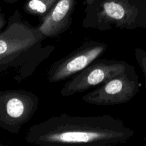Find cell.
Wrapping results in <instances>:
<instances>
[{
    "label": "cell",
    "instance_id": "obj_11",
    "mask_svg": "<svg viewBox=\"0 0 146 146\" xmlns=\"http://www.w3.org/2000/svg\"><path fill=\"white\" fill-rule=\"evenodd\" d=\"M6 24H7V21H6L5 15H4V14L3 13L1 7V6H0V33H1V31L4 29Z\"/></svg>",
    "mask_w": 146,
    "mask_h": 146
},
{
    "label": "cell",
    "instance_id": "obj_7",
    "mask_svg": "<svg viewBox=\"0 0 146 146\" xmlns=\"http://www.w3.org/2000/svg\"><path fill=\"white\" fill-rule=\"evenodd\" d=\"M108 49L101 41L86 40L70 54L50 66L47 80L50 83L64 81L76 75L94 62Z\"/></svg>",
    "mask_w": 146,
    "mask_h": 146
},
{
    "label": "cell",
    "instance_id": "obj_6",
    "mask_svg": "<svg viewBox=\"0 0 146 146\" xmlns=\"http://www.w3.org/2000/svg\"><path fill=\"white\" fill-rule=\"evenodd\" d=\"M139 77L134 67L119 74L82 97L87 104L98 106L124 104L131 101L140 91Z\"/></svg>",
    "mask_w": 146,
    "mask_h": 146
},
{
    "label": "cell",
    "instance_id": "obj_12",
    "mask_svg": "<svg viewBox=\"0 0 146 146\" xmlns=\"http://www.w3.org/2000/svg\"><path fill=\"white\" fill-rule=\"evenodd\" d=\"M95 0H84V3L86 4V7H88V6L91 5Z\"/></svg>",
    "mask_w": 146,
    "mask_h": 146
},
{
    "label": "cell",
    "instance_id": "obj_3",
    "mask_svg": "<svg viewBox=\"0 0 146 146\" xmlns=\"http://www.w3.org/2000/svg\"><path fill=\"white\" fill-rule=\"evenodd\" d=\"M82 27L101 31L146 29V0H95L86 7Z\"/></svg>",
    "mask_w": 146,
    "mask_h": 146
},
{
    "label": "cell",
    "instance_id": "obj_5",
    "mask_svg": "<svg viewBox=\"0 0 146 146\" xmlns=\"http://www.w3.org/2000/svg\"><path fill=\"white\" fill-rule=\"evenodd\" d=\"M126 61L102 58L91 63L70 78L61 88L63 97H69L100 86L133 68Z\"/></svg>",
    "mask_w": 146,
    "mask_h": 146
},
{
    "label": "cell",
    "instance_id": "obj_13",
    "mask_svg": "<svg viewBox=\"0 0 146 146\" xmlns=\"http://www.w3.org/2000/svg\"><path fill=\"white\" fill-rule=\"evenodd\" d=\"M5 1H8V2H10V3H13V2H15V1H19V0H5Z\"/></svg>",
    "mask_w": 146,
    "mask_h": 146
},
{
    "label": "cell",
    "instance_id": "obj_8",
    "mask_svg": "<svg viewBox=\"0 0 146 146\" xmlns=\"http://www.w3.org/2000/svg\"><path fill=\"white\" fill-rule=\"evenodd\" d=\"M76 0H58L37 27L44 38H56L70 28Z\"/></svg>",
    "mask_w": 146,
    "mask_h": 146
},
{
    "label": "cell",
    "instance_id": "obj_10",
    "mask_svg": "<svg viewBox=\"0 0 146 146\" xmlns=\"http://www.w3.org/2000/svg\"><path fill=\"white\" fill-rule=\"evenodd\" d=\"M135 58L140 68L145 76V85L146 87V51L141 48L135 49Z\"/></svg>",
    "mask_w": 146,
    "mask_h": 146
},
{
    "label": "cell",
    "instance_id": "obj_2",
    "mask_svg": "<svg viewBox=\"0 0 146 146\" xmlns=\"http://www.w3.org/2000/svg\"><path fill=\"white\" fill-rule=\"evenodd\" d=\"M44 40L38 27L16 10L0 33V73L13 71L17 82L29 78L55 50L53 45L43 46Z\"/></svg>",
    "mask_w": 146,
    "mask_h": 146
},
{
    "label": "cell",
    "instance_id": "obj_4",
    "mask_svg": "<svg viewBox=\"0 0 146 146\" xmlns=\"http://www.w3.org/2000/svg\"><path fill=\"white\" fill-rule=\"evenodd\" d=\"M39 98L24 89L0 91V128L18 134L36 112Z\"/></svg>",
    "mask_w": 146,
    "mask_h": 146
},
{
    "label": "cell",
    "instance_id": "obj_9",
    "mask_svg": "<svg viewBox=\"0 0 146 146\" xmlns=\"http://www.w3.org/2000/svg\"><path fill=\"white\" fill-rule=\"evenodd\" d=\"M58 0H27L24 5L27 14L42 19L48 14Z\"/></svg>",
    "mask_w": 146,
    "mask_h": 146
},
{
    "label": "cell",
    "instance_id": "obj_14",
    "mask_svg": "<svg viewBox=\"0 0 146 146\" xmlns=\"http://www.w3.org/2000/svg\"><path fill=\"white\" fill-rule=\"evenodd\" d=\"M3 145H2V144H1V143H0V146H2Z\"/></svg>",
    "mask_w": 146,
    "mask_h": 146
},
{
    "label": "cell",
    "instance_id": "obj_1",
    "mask_svg": "<svg viewBox=\"0 0 146 146\" xmlns=\"http://www.w3.org/2000/svg\"><path fill=\"white\" fill-rule=\"evenodd\" d=\"M134 133L122 120L109 115L79 116L62 113L29 127L25 141L38 146H111L125 143Z\"/></svg>",
    "mask_w": 146,
    "mask_h": 146
}]
</instances>
